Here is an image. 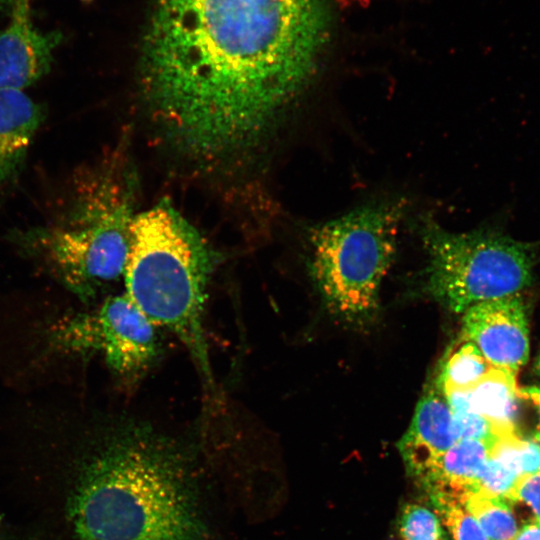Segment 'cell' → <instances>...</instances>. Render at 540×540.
I'll return each mask as SVG.
<instances>
[{
	"instance_id": "6da1fadb",
	"label": "cell",
	"mask_w": 540,
	"mask_h": 540,
	"mask_svg": "<svg viewBox=\"0 0 540 540\" xmlns=\"http://www.w3.org/2000/svg\"><path fill=\"white\" fill-rule=\"evenodd\" d=\"M327 29V0H156L144 36L147 97L187 151H239L309 81Z\"/></svg>"
},
{
	"instance_id": "7a4b0ae2",
	"label": "cell",
	"mask_w": 540,
	"mask_h": 540,
	"mask_svg": "<svg viewBox=\"0 0 540 540\" xmlns=\"http://www.w3.org/2000/svg\"><path fill=\"white\" fill-rule=\"evenodd\" d=\"M69 516L79 540H212L190 454L144 423L102 440L80 473Z\"/></svg>"
},
{
	"instance_id": "3957f363",
	"label": "cell",
	"mask_w": 540,
	"mask_h": 540,
	"mask_svg": "<svg viewBox=\"0 0 540 540\" xmlns=\"http://www.w3.org/2000/svg\"><path fill=\"white\" fill-rule=\"evenodd\" d=\"M210 271L206 244L168 204L133 218L125 294L155 326L177 336L207 378L211 372L203 310Z\"/></svg>"
},
{
	"instance_id": "277c9868",
	"label": "cell",
	"mask_w": 540,
	"mask_h": 540,
	"mask_svg": "<svg viewBox=\"0 0 540 540\" xmlns=\"http://www.w3.org/2000/svg\"><path fill=\"white\" fill-rule=\"evenodd\" d=\"M402 215L400 202L370 204L312 228V277L336 319L351 326L374 319Z\"/></svg>"
},
{
	"instance_id": "5b68a950",
	"label": "cell",
	"mask_w": 540,
	"mask_h": 540,
	"mask_svg": "<svg viewBox=\"0 0 540 540\" xmlns=\"http://www.w3.org/2000/svg\"><path fill=\"white\" fill-rule=\"evenodd\" d=\"M90 196L73 220L14 235L26 252L81 297L124 275L133 220L128 194L110 177L100 180Z\"/></svg>"
},
{
	"instance_id": "8992f818",
	"label": "cell",
	"mask_w": 540,
	"mask_h": 540,
	"mask_svg": "<svg viewBox=\"0 0 540 540\" xmlns=\"http://www.w3.org/2000/svg\"><path fill=\"white\" fill-rule=\"evenodd\" d=\"M425 291L454 313L518 294L533 282L530 245L490 230L451 232L425 220Z\"/></svg>"
},
{
	"instance_id": "52a82bcc",
	"label": "cell",
	"mask_w": 540,
	"mask_h": 540,
	"mask_svg": "<svg viewBox=\"0 0 540 540\" xmlns=\"http://www.w3.org/2000/svg\"><path fill=\"white\" fill-rule=\"evenodd\" d=\"M156 327L124 293L68 320L55 341L74 351L97 352L119 376L134 380L159 354Z\"/></svg>"
},
{
	"instance_id": "ba28073f",
	"label": "cell",
	"mask_w": 540,
	"mask_h": 540,
	"mask_svg": "<svg viewBox=\"0 0 540 540\" xmlns=\"http://www.w3.org/2000/svg\"><path fill=\"white\" fill-rule=\"evenodd\" d=\"M463 333L492 367L517 375L529 358L528 320L520 293L469 307L463 313Z\"/></svg>"
},
{
	"instance_id": "9c48e42d",
	"label": "cell",
	"mask_w": 540,
	"mask_h": 540,
	"mask_svg": "<svg viewBox=\"0 0 540 540\" xmlns=\"http://www.w3.org/2000/svg\"><path fill=\"white\" fill-rule=\"evenodd\" d=\"M9 16L0 29V90L23 91L49 73L63 33L38 29L30 0H16Z\"/></svg>"
},
{
	"instance_id": "30bf717a",
	"label": "cell",
	"mask_w": 540,
	"mask_h": 540,
	"mask_svg": "<svg viewBox=\"0 0 540 540\" xmlns=\"http://www.w3.org/2000/svg\"><path fill=\"white\" fill-rule=\"evenodd\" d=\"M456 442L449 405L441 389L433 386L419 400L397 444L408 474L420 481Z\"/></svg>"
},
{
	"instance_id": "8fae6325",
	"label": "cell",
	"mask_w": 540,
	"mask_h": 540,
	"mask_svg": "<svg viewBox=\"0 0 540 540\" xmlns=\"http://www.w3.org/2000/svg\"><path fill=\"white\" fill-rule=\"evenodd\" d=\"M44 109L20 90H0V196L20 174Z\"/></svg>"
},
{
	"instance_id": "7c38bea8",
	"label": "cell",
	"mask_w": 540,
	"mask_h": 540,
	"mask_svg": "<svg viewBox=\"0 0 540 540\" xmlns=\"http://www.w3.org/2000/svg\"><path fill=\"white\" fill-rule=\"evenodd\" d=\"M497 440L457 441L418 482L429 495L462 499L473 489L477 474L490 457Z\"/></svg>"
},
{
	"instance_id": "4fadbf2b",
	"label": "cell",
	"mask_w": 540,
	"mask_h": 540,
	"mask_svg": "<svg viewBox=\"0 0 540 540\" xmlns=\"http://www.w3.org/2000/svg\"><path fill=\"white\" fill-rule=\"evenodd\" d=\"M515 374L491 367L475 384L467 388L471 410L511 430L520 398Z\"/></svg>"
},
{
	"instance_id": "5bb4252c",
	"label": "cell",
	"mask_w": 540,
	"mask_h": 540,
	"mask_svg": "<svg viewBox=\"0 0 540 540\" xmlns=\"http://www.w3.org/2000/svg\"><path fill=\"white\" fill-rule=\"evenodd\" d=\"M489 540H513L518 527L510 501L480 490H471L461 499Z\"/></svg>"
},
{
	"instance_id": "9a60e30c",
	"label": "cell",
	"mask_w": 540,
	"mask_h": 540,
	"mask_svg": "<svg viewBox=\"0 0 540 540\" xmlns=\"http://www.w3.org/2000/svg\"><path fill=\"white\" fill-rule=\"evenodd\" d=\"M492 366L480 350L467 341L444 363L437 386L441 391L467 389L483 377Z\"/></svg>"
},
{
	"instance_id": "2e32d148",
	"label": "cell",
	"mask_w": 540,
	"mask_h": 540,
	"mask_svg": "<svg viewBox=\"0 0 540 540\" xmlns=\"http://www.w3.org/2000/svg\"><path fill=\"white\" fill-rule=\"evenodd\" d=\"M396 527L401 540H451L438 514L417 503L402 506Z\"/></svg>"
},
{
	"instance_id": "e0dca14e",
	"label": "cell",
	"mask_w": 540,
	"mask_h": 540,
	"mask_svg": "<svg viewBox=\"0 0 540 540\" xmlns=\"http://www.w3.org/2000/svg\"><path fill=\"white\" fill-rule=\"evenodd\" d=\"M520 478L540 474V444L523 440L518 434L499 438L491 451Z\"/></svg>"
},
{
	"instance_id": "ac0fdd59",
	"label": "cell",
	"mask_w": 540,
	"mask_h": 540,
	"mask_svg": "<svg viewBox=\"0 0 540 540\" xmlns=\"http://www.w3.org/2000/svg\"><path fill=\"white\" fill-rule=\"evenodd\" d=\"M429 498L451 540H489L461 499L439 494Z\"/></svg>"
},
{
	"instance_id": "d6986e66",
	"label": "cell",
	"mask_w": 540,
	"mask_h": 540,
	"mask_svg": "<svg viewBox=\"0 0 540 540\" xmlns=\"http://www.w3.org/2000/svg\"><path fill=\"white\" fill-rule=\"evenodd\" d=\"M519 479L502 461L490 456L477 474L472 490H480L511 502Z\"/></svg>"
},
{
	"instance_id": "ffe728a7",
	"label": "cell",
	"mask_w": 540,
	"mask_h": 540,
	"mask_svg": "<svg viewBox=\"0 0 540 540\" xmlns=\"http://www.w3.org/2000/svg\"><path fill=\"white\" fill-rule=\"evenodd\" d=\"M512 501H521L527 504L540 519V474L521 477L511 498Z\"/></svg>"
},
{
	"instance_id": "44dd1931",
	"label": "cell",
	"mask_w": 540,
	"mask_h": 540,
	"mask_svg": "<svg viewBox=\"0 0 540 540\" xmlns=\"http://www.w3.org/2000/svg\"><path fill=\"white\" fill-rule=\"evenodd\" d=\"M513 540H540V519L534 518L518 529Z\"/></svg>"
},
{
	"instance_id": "7402d4cb",
	"label": "cell",
	"mask_w": 540,
	"mask_h": 540,
	"mask_svg": "<svg viewBox=\"0 0 540 540\" xmlns=\"http://www.w3.org/2000/svg\"><path fill=\"white\" fill-rule=\"evenodd\" d=\"M519 395L521 399L529 400L535 404L540 412V387L527 386L519 388ZM534 441L540 443V426L534 434Z\"/></svg>"
},
{
	"instance_id": "603a6c76",
	"label": "cell",
	"mask_w": 540,
	"mask_h": 540,
	"mask_svg": "<svg viewBox=\"0 0 540 540\" xmlns=\"http://www.w3.org/2000/svg\"><path fill=\"white\" fill-rule=\"evenodd\" d=\"M16 0H0V14L11 13Z\"/></svg>"
},
{
	"instance_id": "cb8c5ba5",
	"label": "cell",
	"mask_w": 540,
	"mask_h": 540,
	"mask_svg": "<svg viewBox=\"0 0 540 540\" xmlns=\"http://www.w3.org/2000/svg\"><path fill=\"white\" fill-rule=\"evenodd\" d=\"M536 369H537V372L540 376V351H539V354H538V358H537V361H536Z\"/></svg>"
},
{
	"instance_id": "d4e9b609",
	"label": "cell",
	"mask_w": 540,
	"mask_h": 540,
	"mask_svg": "<svg viewBox=\"0 0 540 540\" xmlns=\"http://www.w3.org/2000/svg\"><path fill=\"white\" fill-rule=\"evenodd\" d=\"M80 1H82V2H84V3H89V2H91V1H93V0H80Z\"/></svg>"
}]
</instances>
